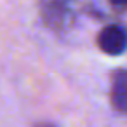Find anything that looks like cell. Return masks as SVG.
<instances>
[{
    "instance_id": "1",
    "label": "cell",
    "mask_w": 127,
    "mask_h": 127,
    "mask_svg": "<svg viewBox=\"0 0 127 127\" xmlns=\"http://www.w3.org/2000/svg\"><path fill=\"white\" fill-rule=\"evenodd\" d=\"M125 44H127L125 32L118 25L104 26L97 35V47L110 56H120L125 51Z\"/></svg>"
},
{
    "instance_id": "5",
    "label": "cell",
    "mask_w": 127,
    "mask_h": 127,
    "mask_svg": "<svg viewBox=\"0 0 127 127\" xmlns=\"http://www.w3.org/2000/svg\"><path fill=\"white\" fill-rule=\"evenodd\" d=\"M35 127H56V125H52V124H47V122H42V124H37Z\"/></svg>"
},
{
    "instance_id": "4",
    "label": "cell",
    "mask_w": 127,
    "mask_h": 127,
    "mask_svg": "<svg viewBox=\"0 0 127 127\" xmlns=\"http://www.w3.org/2000/svg\"><path fill=\"white\" fill-rule=\"evenodd\" d=\"M108 4H110V7H113V11L124 12L125 5H127V0H108Z\"/></svg>"
},
{
    "instance_id": "3",
    "label": "cell",
    "mask_w": 127,
    "mask_h": 127,
    "mask_svg": "<svg viewBox=\"0 0 127 127\" xmlns=\"http://www.w3.org/2000/svg\"><path fill=\"white\" fill-rule=\"evenodd\" d=\"M111 104L120 113L127 110V77L124 70H117L111 75Z\"/></svg>"
},
{
    "instance_id": "2",
    "label": "cell",
    "mask_w": 127,
    "mask_h": 127,
    "mask_svg": "<svg viewBox=\"0 0 127 127\" xmlns=\"http://www.w3.org/2000/svg\"><path fill=\"white\" fill-rule=\"evenodd\" d=\"M42 18L47 23V26H51L54 30H63L71 21V14H70L68 5L64 2H58V0L45 2V5L42 9Z\"/></svg>"
}]
</instances>
